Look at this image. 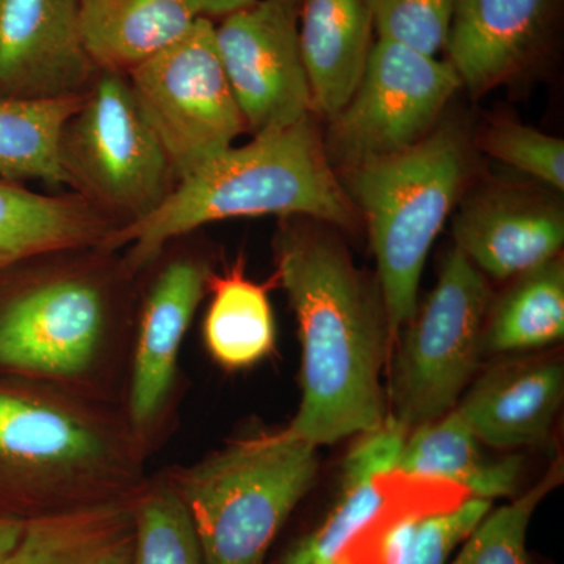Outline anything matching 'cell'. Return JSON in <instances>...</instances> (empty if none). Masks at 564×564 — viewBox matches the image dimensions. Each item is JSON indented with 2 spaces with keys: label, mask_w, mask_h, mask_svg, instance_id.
I'll return each mask as SVG.
<instances>
[{
  "label": "cell",
  "mask_w": 564,
  "mask_h": 564,
  "mask_svg": "<svg viewBox=\"0 0 564 564\" xmlns=\"http://www.w3.org/2000/svg\"><path fill=\"white\" fill-rule=\"evenodd\" d=\"M491 289L462 251L448 252L440 280L408 323L392 383V417L410 432L455 410L477 372Z\"/></svg>",
  "instance_id": "5b68a950"
},
{
  "label": "cell",
  "mask_w": 564,
  "mask_h": 564,
  "mask_svg": "<svg viewBox=\"0 0 564 564\" xmlns=\"http://www.w3.org/2000/svg\"><path fill=\"white\" fill-rule=\"evenodd\" d=\"M96 70L79 0H0V96L84 95Z\"/></svg>",
  "instance_id": "8fae6325"
},
{
  "label": "cell",
  "mask_w": 564,
  "mask_h": 564,
  "mask_svg": "<svg viewBox=\"0 0 564 564\" xmlns=\"http://www.w3.org/2000/svg\"><path fill=\"white\" fill-rule=\"evenodd\" d=\"M101 443L84 423L62 411L0 391V459L68 464L95 458Z\"/></svg>",
  "instance_id": "d4e9b609"
},
{
  "label": "cell",
  "mask_w": 564,
  "mask_h": 564,
  "mask_svg": "<svg viewBox=\"0 0 564 564\" xmlns=\"http://www.w3.org/2000/svg\"><path fill=\"white\" fill-rule=\"evenodd\" d=\"M481 445L455 408L408 434L397 473L491 502L514 497L521 484L522 459L516 455L492 458Z\"/></svg>",
  "instance_id": "ac0fdd59"
},
{
  "label": "cell",
  "mask_w": 564,
  "mask_h": 564,
  "mask_svg": "<svg viewBox=\"0 0 564 564\" xmlns=\"http://www.w3.org/2000/svg\"><path fill=\"white\" fill-rule=\"evenodd\" d=\"M317 470V445L289 429L240 441L192 469L181 499L204 564H263Z\"/></svg>",
  "instance_id": "277c9868"
},
{
  "label": "cell",
  "mask_w": 564,
  "mask_h": 564,
  "mask_svg": "<svg viewBox=\"0 0 564 564\" xmlns=\"http://www.w3.org/2000/svg\"><path fill=\"white\" fill-rule=\"evenodd\" d=\"M491 508V500L464 497L458 503L423 511L411 533L403 564H448Z\"/></svg>",
  "instance_id": "f546056e"
},
{
  "label": "cell",
  "mask_w": 564,
  "mask_h": 564,
  "mask_svg": "<svg viewBox=\"0 0 564 564\" xmlns=\"http://www.w3.org/2000/svg\"><path fill=\"white\" fill-rule=\"evenodd\" d=\"M79 17L96 68L120 74L172 46L202 18L192 0H79Z\"/></svg>",
  "instance_id": "d6986e66"
},
{
  "label": "cell",
  "mask_w": 564,
  "mask_h": 564,
  "mask_svg": "<svg viewBox=\"0 0 564 564\" xmlns=\"http://www.w3.org/2000/svg\"><path fill=\"white\" fill-rule=\"evenodd\" d=\"M104 321L101 293L90 282L41 284L0 313V366L46 375L82 372L101 340Z\"/></svg>",
  "instance_id": "30bf717a"
},
{
  "label": "cell",
  "mask_w": 564,
  "mask_h": 564,
  "mask_svg": "<svg viewBox=\"0 0 564 564\" xmlns=\"http://www.w3.org/2000/svg\"><path fill=\"white\" fill-rule=\"evenodd\" d=\"M563 397L560 359H519L486 370L455 408L481 444L518 451L551 441Z\"/></svg>",
  "instance_id": "5bb4252c"
},
{
  "label": "cell",
  "mask_w": 564,
  "mask_h": 564,
  "mask_svg": "<svg viewBox=\"0 0 564 564\" xmlns=\"http://www.w3.org/2000/svg\"><path fill=\"white\" fill-rule=\"evenodd\" d=\"M462 85L451 62L378 39L350 102L332 118L329 161L344 170L413 147Z\"/></svg>",
  "instance_id": "ba28073f"
},
{
  "label": "cell",
  "mask_w": 564,
  "mask_h": 564,
  "mask_svg": "<svg viewBox=\"0 0 564 564\" xmlns=\"http://www.w3.org/2000/svg\"><path fill=\"white\" fill-rule=\"evenodd\" d=\"M109 225L82 196L40 195L0 181V272L33 256L106 242L115 231Z\"/></svg>",
  "instance_id": "ffe728a7"
},
{
  "label": "cell",
  "mask_w": 564,
  "mask_h": 564,
  "mask_svg": "<svg viewBox=\"0 0 564 564\" xmlns=\"http://www.w3.org/2000/svg\"><path fill=\"white\" fill-rule=\"evenodd\" d=\"M562 0H455L445 51L474 93L491 90L551 50Z\"/></svg>",
  "instance_id": "7c38bea8"
},
{
  "label": "cell",
  "mask_w": 564,
  "mask_h": 564,
  "mask_svg": "<svg viewBox=\"0 0 564 564\" xmlns=\"http://www.w3.org/2000/svg\"><path fill=\"white\" fill-rule=\"evenodd\" d=\"M276 263L303 356L302 403L288 429L317 447L377 429L388 417L380 378L392 337L378 281L318 228L281 236Z\"/></svg>",
  "instance_id": "6da1fadb"
},
{
  "label": "cell",
  "mask_w": 564,
  "mask_h": 564,
  "mask_svg": "<svg viewBox=\"0 0 564 564\" xmlns=\"http://www.w3.org/2000/svg\"><path fill=\"white\" fill-rule=\"evenodd\" d=\"M484 151L497 161L530 174L534 180L551 185L555 191L564 188V141L518 124L497 122L486 131Z\"/></svg>",
  "instance_id": "f1b7e54d"
},
{
  "label": "cell",
  "mask_w": 564,
  "mask_h": 564,
  "mask_svg": "<svg viewBox=\"0 0 564 564\" xmlns=\"http://www.w3.org/2000/svg\"><path fill=\"white\" fill-rule=\"evenodd\" d=\"M302 0H258L215 25L218 52L251 132L310 117V82L300 46Z\"/></svg>",
  "instance_id": "9c48e42d"
},
{
  "label": "cell",
  "mask_w": 564,
  "mask_h": 564,
  "mask_svg": "<svg viewBox=\"0 0 564 564\" xmlns=\"http://www.w3.org/2000/svg\"><path fill=\"white\" fill-rule=\"evenodd\" d=\"M300 46L313 110L333 118L350 102L375 44L366 0H302Z\"/></svg>",
  "instance_id": "2e32d148"
},
{
  "label": "cell",
  "mask_w": 564,
  "mask_h": 564,
  "mask_svg": "<svg viewBox=\"0 0 564 564\" xmlns=\"http://www.w3.org/2000/svg\"><path fill=\"white\" fill-rule=\"evenodd\" d=\"M25 521L11 516H0V562L20 540Z\"/></svg>",
  "instance_id": "1f68e13d"
},
{
  "label": "cell",
  "mask_w": 564,
  "mask_h": 564,
  "mask_svg": "<svg viewBox=\"0 0 564 564\" xmlns=\"http://www.w3.org/2000/svg\"><path fill=\"white\" fill-rule=\"evenodd\" d=\"M133 564H204L202 547L184 500L162 491L135 514Z\"/></svg>",
  "instance_id": "4316f807"
},
{
  "label": "cell",
  "mask_w": 564,
  "mask_h": 564,
  "mask_svg": "<svg viewBox=\"0 0 564 564\" xmlns=\"http://www.w3.org/2000/svg\"><path fill=\"white\" fill-rule=\"evenodd\" d=\"M456 250L481 273L508 280L558 258L564 212L544 196L491 187L474 193L454 220Z\"/></svg>",
  "instance_id": "4fadbf2b"
},
{
  "label": "cell",
  "mask_w": 564,
  "mask_h": 564,
  "mask_svg": "<svg viewBox=\"0 0 564 564\" xmlns=\"http://www.w3.org/2000/svg\"><path fill=\"white\" fill-rule=\"evenodd\" d=\"M199 17L214 20V18H226L243 9H248L258 0H192Z\"/></svg>",
  "instance_id": "4dcf8cb0"
},
{
  "label": "cell",
  "mask_w": 564,
  "mask_h": 564,
  "mask_svg": "<svg viewBox=\"0 0 564 564\" xmlns=\"http://www.w3.org/2000/svg\"><path fill=\"white\" fill-rule=\"evenodd\" d=\"M214 299L204 337L215 361L243 369L262 361L274 347V318L265 288L240 272L212 281Z\"/></svg>",
  "instance_id": "cb8c5ba5"
},
{
  "label": "cell",
  "mask_w": 564,
  "mask_h": 564,
  "mask_svg": "<svg viewBox=\"0 0 564 564\" xmlns=\"http://www.w3.org/2000/svg\"><path fill=\"white\" fill-rule=\"evenodd\" d=\"M263 215H303L345 229L359 223L311 117L221 152L106 242L131 245L132 263L143 267L170 240L204 225Z\"/></svg>",
  "instance_id": "7a4b0ae2"
},
{
  "label": "cell",
  "mask_w": 564,
  "mask_h": 564,
  "mask_svg": "<svg viewBox=\"0 0 564 564\" xmlns=\"http://www.w3.org/2000/svg\"><path fill=\"white\" fill-rule=\"evenodd\" d=\"M410 430L388 415L377 429L358 434L344 462L343 488L328 518L304 536L284 564H339L364 534L388 514L389 485Z\"/></svg>",
  "instance_id": "9a60e30c"
},
{
  "label": "cell",
  "mask_w": 564,
  "mask_h": 564,
  "mask_svg": "<svg viewBox=\"0 0 564 564\" xmlns=\"http://www.w3.org/2000/svg\"><path fill=\"white\" fill-rule=\"evenodd\" d=\"M204 282L202 267L176 261L163 270L148 296L132 378L131 414L137 425L151 422L169 395L182 339L202 302Z\"/></svg>",
  "instance_id": "e0dca14e"
},
{
  "label": "cell",
  "mask_w": 564,
  "mask_h": 564,
  "mask_svg": "<svg viewBox=\"0 0 564 564\" xmlns=\"http://www.w3.org/2000/svg\"><path fill=\"white\" fill-rule=\"evenodd\" d=\"M62 161L68 185L102 212L150 214L174 177L161 141L144 118L129 80L101 70L66 126Z\"/></svg>",
  "instance_id": "52a82bcc"
},
{
  "label": "cell",
  "mask_w": 564,
  "mask_h": 564,
  "mask_svg": "<svg viewBox=\"0 0 564 564\" xmlns=\"http://www.w3.org/2000/svg\"><path fill=\"white\" fill-rule=\"evenodd\" d=\"M84 96H0V176L68 184L62 161L63 135Z\"/></svg>",
  "instance_id": "7402d4cb"
},
{
  "label": "cell",
  "mask_w": 564,
  "mask_h": 564,
  "mask_svg": "<svg viewBox=\"0 0 564 564\" xmlns=\"http://www.w3.org/2000/svg\"><path fill=\"white\" fill-rule=\"evenodd\" d=\"M135 514L115 505L25 521L0 564H133Z\"/></svg>",
  "instance_id": "44dd1931"
},
{
  "label": "cell",
  "mask_w": 564,
  "mask_h": 564,
  "mask_svg": "<svg viewBox=\"0 0 564 564\" xmlns=\"http://www.w3.org/2000/svg\"><path fill=\"white\" fill-rule=\"evenodd\" d=\"M128 74L177 181L229 150L247 129L207 18Z\"/></svg>",
  "instance_id": "8992f818"
},
{
  "label": "cell",
  "mask_w": 564,
  "mask_h": 564,
  "mask_svg": "<svg viewBox=\"0 0 564 564\" xmlns=\"http://www.w3.org/2000/svg\"><path fill=\"white\" fill-rule=\"evenodd\" d=\"M469 169L466 135L443 124L413 147L348 166L339 176L369 228L392 337L413 321L426 256Z\"/></svg>",
  "instance_id": "3957f363"
},
{
  "label": "cell",
  "mask_w": 564,
  "mask_h": 564,
  "mask_svg": "<svg viewBox=\"0 0 564 564\" xmlns=\"http://www.w3.org/2000/svg\"><path fill=\"white\" fill-rule=\"evenodd\" d=\"M378 39L436 57L447 44L455 0H366Z\"/></svg>",
  "instance_id": "83f0119b"
},
{
  "label": "cell",
  "mask_w": 564,
  "mask_h": 564,
  "mask_svg": "<svg viewBox=\"0 0 564 564\" xmlns=\"http://www.w3.org/2000/svg\"><path fill=\"white\" fill-rule=\"evenodd\" d=\"M562 480V466H554L543 480L513 502L489 511L464 540L448 564H530L527 533L538 505Z\"/></svg>",
  "instance_id": "484cf974"
},
{
  "label": "cell",
  "mask_w": 564,
  "mask_h": 564,
  "mask_svg": "<svg viewBox=\"0 0 564 564\" xmlns=\"http://www.w3.org/2000/svg\"><path fill=\"white\" fill-rule=\"evenodd\" d=\"M564 337L562 258L516 276L514 284L489 306L481 336L484 352L536 350Z\"/></svg>",
  "instance_id": "603a6c76"
}]
</instances>
